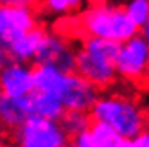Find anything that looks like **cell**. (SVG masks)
Listing matches in <instances>:
<instances>
[{"label":"cell","instance_id":"4fadbf2b","mask_svg":"<svg viewBox=\"0 0 149 147\" xmlns=\"http://www.w3.org/2000/svg\"><path fill=\"white\" fill-rule=\"evenodd\" d=\"M33 102V115L45 120H52V122H61V119L65 117V106H63L61 99L49 95V93H38L34 92V95L31 97Z\"/></svg>","mask_w":149,"mask_h":147},{"label":"cell","instance_id":"ffe728a7","mask_svg":"<svg viewBox=\"0 0 149 147\" xmlns=\"http://www.w3.org/2000/svg\"><path fill=\"white\" fill-rule=\"evenodd\" d=\"M111 147H133V142L131 140H124V138H119Z\"/></svg>","mask_w":149,"mask_h":147},{"label":"cell","instance_id":"3957f363","mask_svg":"<svg viewBox=\"0 0 149 147\" xmlns=\"http://www.w3.org/2000/svg\"><path fill=\"white\" fill-rule=\"evenodd\" d=\"M120 45L99 38H83L76 52V74L97 88L110 90L115 86L117 74V56Z\"/></svg>","mask_w":149,"mask_h":147},{"label":"cell","instance_id":"6da1fadb","mask_svg":"<svg viewBox=\"0 0 149 147\" xmlns=\"http://www.w3.org/2000/svg\"><path fill=\"white\" fill-rule=\"evenodd\" d=\"M93 122H104L124 140H133L149 126L144 106L124 92H104L90 111Z\"/></svg>","mask_w":149,"mask_h":147},{"label":"cell","instance_id":"8fae6325","mask_svg":"<svg viewBox=\"0 0 149 147\" xmlns=\"http://www.w3.org/2000/svg\"><path fill=\"white\" fill-rule=\"evenodd\" d=\"M47 33H49V31L43 25H38L36 29L29 31V33L24 34L22 38H18L15 43L9 47V50H7L9 61L25 63V65L34 63L36 56H38V50H40L41 43H43Z\"/></svg>","mask_w":149,"mask_h":147},{"label":"cell","instance_id":"9a60e30c","mask_svg":"<svg viewBox=\"0 0 149 147\" xmlns=\"http://www.w3.org/2000/svg\"><path fill=\"white\" fill-rule=\"evenodd\" d=\"M124 9L138 31L149 22V0H131L124 4Z\"/></svg>","mask_w":149,"mask_h":147},{"label":"cell","instance_id":"2e32d148","mask_svg":"<svg viewBox=\"0 0 149 147\" xmlns=\"http://www.w3.org/2000/svg\"><path fill=\"white\" fill-rule=\"evenodd\" d=\"M83 4L77 0H47L41 4V11L50 15V16H58V18H67L72 15L76 9H79Z\"/></svg>","mask_w":149,"mask_h":147},{"label":"cell","instance_id":"e0dca14e","mask_svg":"<svg viewBox=\"0 0 149 147\" xmlns=\"http://www.w3.org/2000/svg\"><path fill=\"white\" fill-rule=\"evenodd\" d=\"M90 133L93 135V138L97 140V144L101 147H111L120 138V136L117 135V131L113 128H110L108 124H104V122H93L92 128H90Z\"/></svg>","mask_w":149,"mask_h":147},{"label":"cell","instance_id":"ac0fdd59","mask_svg":"<svg viewBox=\"0 0 149 147\" xmlns=\"http://www.w3.org/2000/svg\"><path fill=\"white\" fill-rule=\"evenodd\" d=\"M72 145L74 147H101L97 144V140L93 138V135L90 133V129L86 133H81L76 138H72Z\"/></svg>","mask_w":149,"mask_h":147},{"label":"cell","instance_id":"277c9868","mask_svg":"<svg viewBox=\"0 0 149 147\" xmlns=\"http://www.w3.org/2000/svg\"><path fill=\"white\" fill-rule=\"evenodd\" d=\"M40 25L38 11L27 0H7L0 2V52L7 54L18 38Z\"/></svg>","mask_w":149,"mask_h":147},{"label":"cell","instance_id":"ba28073f","mask_svg":"<svg viewBox=\"0 0 149 147\" xmlns=\"http://www.w3.org/2000/svg\"><path fill=\"white\" fill-rule=\"evenodd\" d=\"M34 67L9 61L0 72V95L22 99L34 95Z\"/></svg>","mask_w":149,"mask_h":147},{"label":"cell","instance_id":"7a4b0ae2","mask_svg":"<svg viewBox=\"0 0 149 147\" xmlns=\"http://www.w3.org/2000/svg\"><path fill=\"white\" fill-rule=\"evenodd\" d=\"M77 22L79 34L84 38H99L119 45L140 34V31L133 25L130 16L126 15L124 6L120 4H90L77 15Z\"/></svg>","mask_w":149,"mask_h":147},{"label":"cell","instance_id":"8992f818","mask_svg":"<svg viewBox=\"0 0 149 147\" xmlns=\"http://www.w3.org/2000/svg\"><path fill=\"white\" fill-rule=\"evenodd\" d=\"M76 52L77 47L72 43V40L67 34H61L58 31H49L38 50L34 65H49L67 74H72L76 72Z\"/></svg>","mask_w":149,"mask_h":147},{"label":"cell","instance_id":"9c48e42d","mask_svg":"<svg viewBox=\"0 0 149 147\" xmlns=\"http://www.w3.org/2000/svg\"><path fill=\"white\" fill-rule=\"evenodd\" d=\"M101 97V90H97L92 83L83 79L79 74H68L65 90L61 93V102L67 111H83L90 113L95 102Z\"/></svg>","mask_w":149,"mask_h":147},{"label":"cell","instance_id":"52a82bcc","mask_svg":"<svg viewBox=\"0 0 149 147\" xmlns=\"http://www.w3.org/2000/svg\"><path fill=\"white\" fill-rule=\"evenodd\" d=\"M117 74L119 77L127 83H140L147 76L149 65V45L147 41L138 34L130 41L120 45L119 56H117Z\"/></svg>","mask_w":149,"mask_h":147},{"label":"cell","instance_id":"30bf717a","mask_svg":"<svg viewBox=\"0 0 149 147\" xmlns=\"http://www.w3.org/2000/svg\"><path fill=\"white\" fill-rule=\"evenodd\" d=\"M33 117V102L31 97L13 99L0 95V128L7 131H16Z\"/></svg>","mask_w":149,"mask_h":147},{"label":"cell","instance_id":"5bb4252c","mask_svg":"<svg viewBox=\"0 0 149 147\" xmlns=\"http://www.w3.org/2000/svg\"><path fill=\"white\" fill-rule=\"evenodd\" d=\"M63 126L65 133L70 136V138H76L81 133H86L92 124H93V119L90 113H83V111H67L65 117L61 119L59 122Z\"/></svg>","mask_w":149,"mask_h":147},{"label":"cell","instance_id":"d6986e66","mask_svg":"<svg viewBox=\"0 0 149 147\" xmlns=\"http://www.w3.org/2000/svg\"><path fill=\"white\" fill-rule=\"evenodd\" d=\"M133 142V147H149V128L144 129L136 138L131 140Z\"/></svg>","mask_w":149,"mask_h":147},{"label":"cell","instance_id":"603a6c76","mask_svg":"<svg viewBox=\"0 0 149 147\" xmlns=\"http://www.w3.org/2000/svg\"><path fill=\"white\" fill-rule=\"evenodd\" d=\"M146 79H149V65H147V76H146Z\"/></svg>","mask_w":149,"mask_h":147},{"label":"cell","instance_id":"44dd1931","mask_svg":"<svg viewBox=\"0 0 149 147\" xmlns=\"http://www.w3.org/2000/svg\"><path fill=\"white\" fill-rule=\"evenodd\" d=\"M140 36H142V38L147 41V45H149V22H147V24H146V25L140 29Z\"/></svg>","mask_w":149,"mask_h":147},{"label":"cell","instance_id":"7c38bea8","mask_svg":"<svg viewBox=\"0 0 149 147\" xmlns=\"http://www.w3.org/2000/svg\"><path fill=\"white\" fill-rule=\"evenodd\" d=\"M68 79V74L56 67L34 65V88L38 93H49L54 97H61Z\"/></svg>","mask_w":149,"mask_h":147},{"label":"cell","instance_id":"5b68a950","mask_svg":"<svg viewBox=\"0 0 149 147\" xmlns=\"http://www.w3.org/2000/svg\"><path fill=\"white\" fill-rule=\"evenodd\" d=\"M70 136L59 122L31 117L24 126L13 131L15 147H67Z\"/></svg>","mask_w":149,"mask_h":147},{"label":"cell","instance_id":"7402d4cb","mask_svg":"<svg viewBox=\"0 0 149 147\" xmlns=\"http://www.w3.org/2000/svg\"><path fill=\"white\" fill-rule=\"evenodd\" d=\"M9 63V58H7V54H4V52H0V72L4 70V67Z\"/></svg>","mask_w":149,"mask_h":147},{"label":"cell","instance_id":"cb8c5ba5","mask_svg":"<svg viewBox=\"0 0 149 147\" xmlns=\"http://www.w3.org/2000/svg\"><path fill=\"white\" fill-rule=\"evenodd\" d=\"M67 147H74V145H72V142H70V144H68V145H67Z\"/></svg>","mask_w":149,"mask_h":147}]
</instances>
